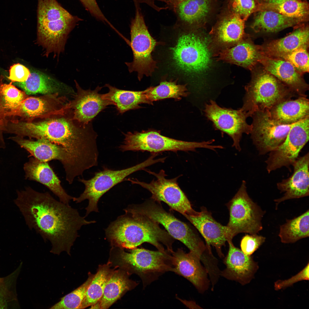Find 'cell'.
<instances>
[{"mask_svg":"<svg viewBox=\"0 0 309 309\" xmlns=\"http://www.w3.org/2000/svg\"><path fill=\"white\" fill-rule=\"evenodd\" d=\"M14 201L31 229H34L46 241L51 243L50 252L70 255L71 247L82 226L96 222L81 216L69 204L58 201L48 192H37L30 187L17 191Z\"/></svg>","mask_w":309,"mask_h":309,"instance_id":"1","label":"cell"},{"mask_svg":"<svg viewBox=\"0 0 309 309\" xmlns=\"http://www.w3.org/2000/svg\"><path fill=\"white\" fill-rule=\"evenodd\" d=\"M6 131L58 145L70 155L82 173L98 165V135L91 122L79 128L63 118L36 122L12 121L7 123Z\"/></svg>","mask_w":309,"mask_h":309,"instance_id":"2","label":"cell"},{"mask_svg":"<svg viewBox=\"0 0 309 309\" xmlns=\"http://www.w3.org/2000/svg\"><path fill=\"white\" fill-rule=\"evenodd\" d=\"M124 211L125 214L112 222L105 230L106 237L112 245L132 249L146 242L161 251H173V237L159 224L143 219L126 209Z\"/></svg>","mask_w":309,"mask_h":309,"instance_id":"3","label":"cell"},{"mask_svg":"<svg viewBox=\"0 0 309 309\" xmlns=\"http://www.w3.org/2000/svg\"><path fill=\"white\" fill-rule=\"evenodd\" d=\"M241 108L249 117L258 110L270 111L284 100L298 97L288 87L264 68L255 70L245 87Z\"/></svg>","mask_w":309,"mask_h":309,"instance_id":"4","label":"cell"},{"mask_svg":"<svg viewBox=\"0 0 309 309\" xmlns=\"http://www.w3.org/2000/svg\"><path fill=\"white\" fill-rule=\"evenodd\" d=\"M160 203L152 199L142 204L130 205V208L140 217L162 225L171 237L181 241L190 251L201 259L207 250L206 245L188 225L165 211Z\"/></svg>","mask_w":309,"mask_h":309,"instance_id":"5","label":"cell"},{"mask_svg":"<svg viewBox=\"0 0 309 309\" xmlns=\"http://www.w3.org/2000/svg\"><path fill=\"white\" fill-rule=\"evenodd\" d=\"M122 143L119 146L120 150L147 151L158 154L165 151H195L198 148L211 149V140L201 142H188L164 136L161 131L153 129L140 132H129L124 133Z\"/></svg>","mask_w":309,"mask_h":309,"instance_id":"6","label":"cell"},{"mask_svg":"<svg viewBox=\"0 0 309 309\" xmlns=\"http://www.w3.org/2000/svg\"><path fill=\"white\" fill-rule=\"evenodd\" d=\"M171 49L175 66L183 73L201 74L211 66V55L208 43L194 32L182 33Z\"/></svg>","mask_w":309,"mask_h":309,"instance_id":"7","label":"cell"},{"mask_svg":"<svg viewBox=\"0 0 309 309\" xmlns=\"http://www.w3.org/2000/svg\"><path fill=\"white\" fill-rule=\"evenodd\" d=\"M154 155H151L143 162L126 169L114 170L104 167L102 170L96 172L91 178L86 180L79 178L78 181L85 186L83 192L78 197H74L72 200L76 203L86 199L88 200L86 208L85 217L92 211L98 212V202L102 196L111 188L124 181L126 177L138 171L144 170L148 166L158 162Z\"/></svg>","mask_w":309,"mask_h":309,"instance_id":"8","label":"cell"},{"mask_svg":"<svg viewBox=\"0 0 309 309\" xmlns=\"http://www.w3.org/2000/svg\"><path fill=\"white\" fill-rule=\"evenodd\" d=\"M227 206L229 219L226 226L231 240L239 233L257 234L262 229V221L265 212L249 196L245 181H242L238 191Z\"/></svg>","mask_w":309,"mask_h":309,"instance_id":"9","label":"cell"},{"mask_svg":"<svg viewBox=\"0 0 309 309\" xmlns=\"http://www.w3.org/2000/svg\"><path fill=\"white\" fill-rule=\"evenodd\" d=\"M130 41L129 44L132 49L133 60L125 63L129 72H136L140 80L143 76H151L157 68L152 53L159 44L148 31L143 17L137 7L135 17L130 26Z\"/></svg>","mask_w":309,"mask_h":309,"instance_id":"10","label":"cell"},{"mask_svg":"<svg viewBox=\"0 0 309 309\" xmlns=\"http://www.w3.org/2000/svg\"><path fill=\"white\" fill-rule=\"evenodd\" d=\"M156 178L149 183L139 181L136 179L128 178L125 180L132 184H137L149 191L151 194V199L160 203L163 201L170 208L182 214L195 215L199 212L194 210L187 197L179 187L177 180L179 176L174 178L167 179V175L163 169L158 173L144 170Z\"/></svg>","mask_w":309,"mask_h":309,"instance_id":"11","label":"cell"},{"mask_svg":"<svg viewBox=\"0 0 309 309\" xmlns=\"http://www.w3.org/2000/svg\"><path fill=\"white\" fill-rule=\"evenodd\" d=\"M251 117V138L260 155L269 152L282 144L294 124L279 123L272 117L268 110L256 111Z\"/></svg>","mask_w":309,"mask_h":309,"instance_id":"12","label":"cell"},{"mask_svg":"<svg viewBox=\"0 0 309 309\" xmlns=\"http://www.w3.org/2000/svg\"><path fill=\"white\" fill-rule=\"evenodd\" d=\"M204 112L215 129L229 136L233 141L232 146L240 151V142L242 134H250L251 130V125L246 122L249 117L247 113L241 108L234 110L221 107L211 100L205 104Z\"/></svg>","mask_w":309,"mask_h":309,"instance_id":"13","label":"cell"},{"mask_svg":"<svg viewBox=\"0 0 309 309\" xmlns=\"http://www.w3.org/2000/svg\"><path fill=\"white\" fill-rule=\"evenodd\" d=\"M132 249L130 253L121 250L120 259L139 274L146 285L165 272H173L172 255L168 251L164 252L136 248Z\"/></svg>","mask_w":309,"mask_h":309,"instance_id":"14","label":"cell"},{"mask_svg":"<svg viewBox=\"0 0 309 309\" xmlns=\"http://www.w3.org/2000/svg\"><path fill=\"white\" fill-rule=\"evenodd\" d=\"M309 116L294 123L284 141L270 152L266 161L269 173L281 167H289L298 158L309 140Z\"/></svg>","mask_w":309,"mask_h":309,"instance_id":"15","label":"cell"},{"mask_svg":"<svg viewBox=\"0 0 309 309\" xmlns=\"http://www.w3.org/2000/svg\"><path fill=\"white\" fill-rule=\"evenodd\" d=\"M24 148L31 156L40 161L48 162L53 160L59 161L66 173V180L73 182L79 175V170L70 155L60 146L44 139L32 140L18 136L9 138Z\"/></svg>","mask_w":309,"mask_h":309,"instance_id":"16","label":"cell"},{"mask_svg":"<svg viewBox=\"0 0 309 309\" xmlns=\"http://www.w3.org/2000/svg\"><path fill=\"white\" fill-rule=\"evenodd\" d=\"M184 216L198 229L204 238L207 248L211 251V245L214 247L221 258L223 257L221 248L230 239L229 230L226 226L217 222L211 213L204 207L196 215Z\"/></svg>","mask_w":309,"mask_h":309,"instance_id":"17","label":"cell"},{"mask_svg":"<svg viewBox=\"0 0 309 309\" xmlns=\"http://www.w3.org/2000/svg\"><path fill=\"white\" fill-rule=\"evenodd\" d=\"M171 254L173 272L188 280L200 292L207 290L209 285L208 273L201 265L200 258L191 251L186 253L181 248Z\"/></svg>","mask_w":309,"mask_h":309,"instance_id":"18","label":"cell"},{"mask_svg":"<svg viewBox=\"0 0 309 309\" xmlns=\"http://www.w3.org/2000/svg\"><path fill=\"white\" fill-rule=\"evenodd\" d=\"M309 165L308 152L294 162L292 175L277 183L278 189L284 194L282 197L274 200L276 208L279 203L286 200L309 196Z\"/></svg>","mask_w":309,"mask_h":309,"instance_id":"19","label":"cell"},{"mask_svg":"<svg viewBox=\"0 0 309 309\" xmlns=\"http://www.w3.org/2000/svg\"><path fill=\"white\" fill-rule=\"evenodd\" d=\"M266 71L288 87L298 97H307L308 85L289 62L263 55L260 62Z\"/></svg>","mask_w":309,"mask_h":309,"instance_id":"20","label":"cell"},{"mask_svg":"<svg viewBox=\"0 0 309 309\" xmlns=\"http://www.w3.org/2000/svg\"><path fill=\"white\" fill-rule=\"evenodd\" d=\"M229 250L224 262L226 268L221 272L226 279L235 281L243 285L249 283L258 268L256 263L250 256L236 247L232 240L227 241Z\"/></svg>","mask_w":309,"mask_h":309,"instance_id":"21","label":"cell"},{"mask_svg":"<svg viewBox=\"0 0 309 309\" xmlns=\"http://www.w3.org/2000/svg\"><path fill=\"white\" fill-rule=\"evenodd\" d=\"M23 168L25 179L43 185L57 196L61 202L69 204L73 199L74 197L68 194L62 187L60 181L48 162L32 157L24 164Z\"/></svg>","mask_w":309,"mask_h":309,"instance_id":"22","label":"cell"},{"mask_svg":"<svg viewBox=\"0 0 309 309\" xmlns=\"http://www.w3.org/2000/svg\"><path fill=\"white\" fill-rule=\"evenodd\" d=\"M78 93L74 106V118L83 125H88L109 105H113L99 92L102 88L98 86L94 90H85L77 84Z\"/></svg>","mask_w":309,"mask_h":309,"instance_id":"23","label":"cell"},{"mask_svg":"<svg viewBox=\"0 0 309 309\" xmlns=\"http://www.w3.org/2000/svg\"><path fill=\"white\" fill-rule=\"evenodd\" d=\"M309 39L308 27H299L284 37L267 42L260 49L265 56L281 58L297 49L308 47Z\"/></svg>","mask_w":309,"mask_h":309,"instance_id":"24","label":"cell"},{"mask_svg":"<svg viewBox=\"0 0 309 309\" xmlns=\"http://www.w3.org/2000/svg\"><path fill=\"white\" fill-rule=\"evenodd\" d=\"M262 56L260 46L242 40L231 47L222 50L218 59L252 70L260 62Z\"/></svg>","mask_w":309,"mask_h":309,"instance_id":"25","label":"cell"},{"mask_svg":"<svg viewBox=\"0 0 309 309\" xmlns=\"http://www.w3.org/2000/svg\"><path fill=\"white\" fill-rule=\"evenodd\" d=\"M309 104L307 97L290 98L278 103L269 112L272 117L279 123L291 124L309 116Z\"/></svg>","mask_w":309,"mask_h":309,"instance_id":"26","label":"cell"},{"mask_svg":"<svg viewBox=\"0 0 309 309\" xmlns=\"http://www.w3.org/2000/svg\"><path fill=\"white\" fill-rule=\"evenodd\" d=\"M213 8L212 0H185L177 6L174 11L184 24L197 26L206 22Z\"/></svg>","mask_w":309,"mask_h":309,"instance_id":"27","label":"cell"},{"mask_svg":"<svg viewBox=\"0 0 309 309\" xmlns=\"http://www.w3.org/2000/svg\"><path fill=\"white\" fill-rule=\"evenodd\" d=\"M245 21L230 11L221 18L213 30L217 40L224 45L237 43L242 40L245 35Z\"/></svg>","mask_w":309,"mask_h":309,"instance_id":"28","label":"cell"},{"mask_svg":"<svg viewBox=\"0 0 309 309\" xmlns=\"http://www.w3.org/2000/svg\"><path fill=\"white\" fill-rule=\"evenodd\" d=\"M104 86L109 89L108 93L103 94L104 98L112 102L119 113L122 114L127 111L141 108L140 105L147 104L151 105L147 98L145 90L134 91L118 89L108 84Z\"/></svg>","mask_w":309,"mask_h":309,"instance_id":"29","label":"cell"},{"mask_svg":"<svg viewBox=\"0 0 309 309\" xmlns=\"http://www.w3.org/2000/svg\"><path fill=\"white\" fill-rule=\"evenodd\" d=\"M136 284L130 280L124 272L113 271L106 285L102 296L95 304L91 306V308H108L123 293Z\"/></svg>","mask_w":309,"mask_h":309,"instance_id":"30","label":"cell"},{"mask_svg":"<svg viewBox=\"0 0 309 309\" xmlns=\"http://www.w3.org/2000/svg\"><path fill=\"white\" fill-rule=\"evenodd\" d=\"M302 21L272 11L261 10L255 16L251 27L256 33H273L296 25Z\"/></svg>","mask_w":309,"mask_h":309,"instance_id":"31","label":"cell"},{"mask_svg":"<svg viewBox=\"0 0 309 309\" xmlns=\"http://www.w3.org/2000/svg\"><path fill=\"white\" fill-rule=\"evenodd\" d=\"M3 77L0 79V115L3 120L7 122L6 117L16 115L21 104L27 97L24 92L16 88L11 82L3 83Z\"/></svg>","mask_w":309,"mask_h":309,"instance_id":"32","label":"cell"},{"mask_svg":"<svg viewBox=\"0 0 309 309\" xmlns=\"http://www.w3.org/2000/svg\"><path fill=\"white\" fill-rule=\"evenodd\" d=\"M13 84L22 89L27 95L40 94H50L60 89L61 85L48 75L39 71H33L27 80Z\"/></svg>","mask_w":309,"mask_h":309,"instance_id":"33","label":"cell"},{"mask_svg":"<svg viewBox=\"0 0 309 309\" xmlns=\"http://www.w3.org/2000/svg\"><path fill=\"white\" fill-rule=\"evenodd\" d=\"M309 210L299 216L286 222L280 228L278 236L281 241L289 243L309 237Z\"/></svg>","mask_w":309,"mask_h":309,"instance_id":"34","label":"cell"},{"mask_svg":"<svg viewBox=\"0 0 309 309\" xmlns=\"http://www.w3.org/2000/svg\"><path fill=\"white\" fill-rule=\"evenodd\" d=\"M109 264L100 266L94 275L79 309H84L95 304L102 296L104 288L112 274Z\"/></svg>","mask_w":309,"mask_h":309,"instance_id":"35","label":"cell"},{"mask_svg":"<svg viewBox=\"0 0 309 309\" xmlns=\"http://www.w3.org/2000/svg\"><path fill=\"white\" fill-rule=\"evenodd\" d=\"M145 93L148 99L153 104L154 101L166 98L179 100L189 94L186 85L178 84L175 81L165 80L157 86L146 89Z\"/></svg>","mask_w":309,"mask_h":309,"instance_id":"36","label":"cell"},{"mask_svg":"<svg viewBox=\"0 0 309 309\" xmlns=\"http://www.w3.org/2000/svg\"><path fill=\"white\" fill-rule=\"evenodd\" d=\"M54 104L49 99L29 97L21 103L16 116L30 119L41 117L55 110Z\"/></svg>","mask_w":309,"mask_h":309,"instance_id":"37","label":"cell"},{"mask_svg":"<svg viewBox=\"0 0 309 309\" xmlns=\"http://www.w3.org/2000/svg\"><path fill=\"white\" fill-rule=\"evenodd\" d=\"M259 7L261 10L272 11L294 18L303 19L308 14V4L300 0H287L278 4L266 3Z\"/></svg>","mask_w":309,"mask_h":309,"instance_id":"38","label":"cell"},{"mask_svg":"<svg viewBox=\"0 0 309 309\" xmlns=\"http://www.w3.org/2000/svg\"><path fill=\"white\" fill-rule=\"evenodd\" d=\"M94 275L89 274L86 281L79 287L61 299L50 309H78Z\"/></svg>","mask_w":309,"mask_h":309,"instance_id":"39","label":"cell"},{"mask_svg":"<svg viewBox=\"0 0 309 309\" xmlns=\"http://www.w3.org/2000/svg\"><path fill=\"white\" fill-rule=\"evenodd\" d=\"M308 46L303 47L282 57L290 62L296 69L302 74L309 72Z\"/></svg>","mask_w":309,"mask_h":309,"instance_id":"40","label":"cell"},{"mask_svg":"<svg viewBox=\"0 0 309 309\" xmlns=\"http://www.w3.org/2000/svg\"><path fill=\"white\" fill-rule=\"evenodd\" d=\"M231 11L246 21L256 8L254 0H228Z\"/></svg>","mask_w":309,"mask_h":309,"instance_id":"41","label":"cell"},{"mask_svg":"<svg viewBox=\"0 0 309 309\" xmlns=\"http://www.w3.org/2000/svg\"><path fill=\"white\" fill-rule=\"evenodd\" d=\"M266 238L257 234L246 235L242 238L241 250L245 255L250 256L265 242Z\"/></svg>","mask_w":309,"mask_h":309,"instance_id":"42","label":"cell"},{"mask_svg":"<svg viewBox=\"0 0 309 309\" xmlns=\"http://www.w3.org/2000/svg\"><path fill=\"white\" fill-rule=\"evenodd\" d=\"M30 74L28 68L22 64L17 63L10 67L9 76L7 78L13 83L23 82L27 80Z\"/></svg>","mask_w":309,"mask_h":309,"instance_id":"43","label":"cell"},{"mask_svg":"<svg viewBox=\"0 0 309 309\" xmlns=\"http://www.w3.org/2000/svg\"><path fill=\"white\" fill-rule=\"evenodd\" d=\"M309 264L298 274L288 280H279L274 284L275 288L279 290L288 287L299 281L309 280Z\"/></svg>","mask_w":309,"mask_h":309,"instance_id":"44","label":"cell"},{"mask_svg":"<svg viewBox=\"0 0 309 309\" xmlns=\"http://www.w3.org/2000/svg\"><path fill=\"white\" fill-rule=\"evenodd\" d=\"M15 273L7 277L0 278V295L4 297L8 301L16 299L15 295L11 290V285Z\"/></svg>","mask_w":309,"mask_h":309,"instance_id":"45","label":"cell"},{"mask_svg":"<svg viewBox=\"0 0 309 309\" xmlns=\"http://www.w3.org/2000/svg\"><path fill=\"white\" fill-rule=\"evenodd\" d=\"M80 0L86 9L94 17L103 21L110 23L101 11L96 0Z\"/></svg>","mask_w":309,"mask_h":309,"instance_id":"46","label":"cell"},{"mask_svg":"<svg viewBox=\"0 0 309 309\" xmlns=\"http://www.w3.org/2000/svg\"><path fill=\"white\" fill-rule=\"evenodd\" d=\"M185 0H167V4L174 11L177 6Z\"/></svg>","mask_w":309,"mask_h":309,"instance_id":"47","label":"cell"},{"mask_svg":"<svg viewBox=\"0 0 309 309\" xmlns=\"http://www.w3.org/2000/svg\"><path fill=\"white\" fill-rule=\"evenodd\" d=\"M8 301L4 297L0 295V308H5L7 306Z\"/></svg>","mask_w":309,"mask_h":309,"instance_id":"48","label":"cell"},{"mask_svg":"<svg viewBox=\"0 0 309 309\" xmlns=\"http://www.w3.org/2000/svg\"><path fill=\"white\" fill-rule=\"evenodd\" d=\"M4 128L5 124L0 115V138L3 137L2 132L4 131Z\"/></svg>","mask_w":309,"mask_h":309,"instance_id":"49","label":"cell"},{"mask_svg":"<svg viewBox=\"0 0 309 309\" xmlns=\"http://www.w3.org/2000/svg\"><path fill=\"white\" fill-rule=\"evenodd\" d=\"M266 3L273 4H278L283 2L287 0H263Z\"/></svg>","mask_w":309,"mask_h":309,"instance_id":"50","label":"cell"}]
</instances>
